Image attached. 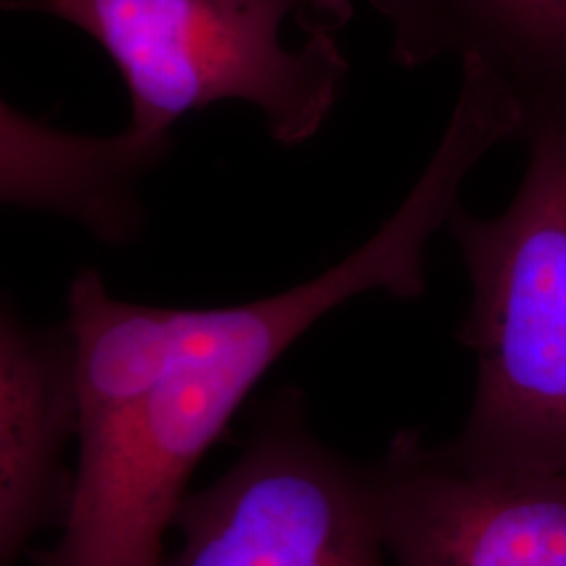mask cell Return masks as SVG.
<instances>
[{"label":"cell","mask_w":566,"mask_h":566,"mask_svg":"<svg viewBox=\"0 0 566 566\" xmlns=\"http://www.w3.org/2000/svg\"><path fill=\"white\" fill-rule=\"evenodd\" d=\"M395 282L364 242L313 280L221 308L114 298L97 269L67 292L81 390L74 491L60 537L32 566H160L189 479L250 392L315 324Z\"/></svg>","instance_id":"6da1fadb"},{"label":"cell","mask_w":566,"mask_h":566,"mask_svg":"<svg viewBox=\"0 0 566 566\" xmlns=\"http://www.w3.org/2000/svg\"><path fill=\"white\" fill-rule=\"evenodd\" d=\"M67 21L102 46L130 102L128 126L84 137L36 124L21 177L34 208L109 242L139 224L135 187L172 147L170 128L212 103H250L280 145L313 139L348 76L334 34L350 0H7Z\"/></svg>","instance_id":"7a4b0ae2"},{"label":"cell","mask_w":566,"mask_h":566,"mask_svg":"<svg viewBox=\"0 0 566 566\" xmlns=\"http://www.w3.org/2000/svg\"><path fill=\"white\" fill-rule=\"evenodd\" d=\"M528 163L493 219H449L472 285L458 340L476 380L464 424L439 443L489 472H566V105L525 114Z\"/></svg>","instance_id":"3957f363"},{"label":"cell","mask_w":566,"mask_h":566,"mask_svg":"<svg viewBox=\"0 0 566 566\" xmlns=\"http://www.w3.org/2000/svg\"><path fill=\"white\" fill-rule=\"evenodd\" d=\"M160 566H390L369 464L325 446L304 395L264 401L233 464L189 491Z\"/></svg>","instance_id":"277c9868"},{"label":"cell","mask_w":566,"mask_h":566,"mask_svg":"<svg viewBox=\"0 0 566 566\" xmlns=\"http://www.w3.org/2000/svg\"><path fill=\"white\" fill-rule=\"evenodd\" d=\"M369 474L392 566H566V472L472 470L399 430Z\"/></svg>","instance_id":"5b68a950"},{"label":"cell","mask_w":566,"mask_h":566,"mask_svg":"<svg viewBox=\"0 0 566 566\" xmlns=\"http://www.w3.org/2000/svg\"><path fill=\"white\" fill-rule=\"evenodd\" d=\"M81 432V390L67 324L39 327L11 306L0 315V566H18L42 531L63 525Z\"/></svg>","instance_id":"8992f818"},{"label":"cell","mask_w":566,"mask_h":566,"mask_svg":"<svg viewBox=\"0 0 566 566\" xmlns=\"http://www.w3.org/2000/svg\"><path fill=\"white\" fill-rule=\"evenodd\" d=\"M403 67L476 61L510 84L525 114L566 105V0H369Z\"/></svg>","instance_id":"52a82bcc"}]
</instances>
